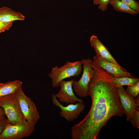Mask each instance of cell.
<instances>
[{"instance_id": "obj_10", "label": "cell", "mask_w": 139, "mask_h": 139, "mask_svg": "<svg viewBox=\"0 0 139 139\" xmlns=\"http://www.w3.org/2000/svg\"><path fill=\"white\" fill-rule=\"evenodd\" d=\"M116 89L121 105L126 114L127 120L129 121L135 109L139 105L135 99L126 92L123 86Z\"/></svg>"}, {"instance_id": "obj_20", "label": "cell", "mask_w": 139, "mask_h": 139, "mask_svg": "<svg viewBox=\"0 0 139 139\" xmlns=\"http://www.w3.org/2000/svg\"><path fill=\"white\" fill-rule=\"evenodd\" d=\"M13 22H6L0 20V33L9 30L12 27Z\"/></svg>"}, {"instance_id": "obj_22", "label": "cell", "mask_w": 139, "mask_h": 139, "mask_svg": "<svg viewBox=\"0 0 139 139\" xmlns=\"http://www.w3.org/2000/svg\"><path fill=\"white\" fill-rule=\"evenodd\" d=\"M5 115L3 109L0 106V119L5 117Z\"/></svg>"}, {"instance_id": "obj_7", "label": "cell", "mask_w": 139, "mask_h": 139, "mask_svg": "<svg viewBox=\"0 0 139 139\" xmlns=\"http://www.w3.org/2000/svg\"><path fill=\"white\" fill-rule=\"evenodd\" d=\"M93 63L102 68L112 76L116 77H128L135 78L121 66L96 55L93 57Z\"/></svg>"}, {"instance_id": "obj_3", "label": "cell", "mask_w": 139, "mask_h": 139, "mask_svg": "<svg viewBox=\"0 0 139 139\" xmlns=\"http://www.w3.org/2000/svg\"><path fill=\"white\" fill-rule=\"evenodd\" d=\"M18 92L0 97V106L3 109L9 123L12 125L25 120L20 106Z\"/></svg>"}, {"instance_id": "obj_1", "label": "cell", "mask_w": 139, "mask_h": 139, "mask_svg": "<svg viewBox=\"0 0 139 139\" xmlns=\"http://www.w3.org/2000/svg\"><path fill=\"white\" fill-rule=\"evenodd\" d=\"M93 73L88 93L92 100L90 109L84 119L71 128L72 139H95L101 128L115 116L125 114L111 75L92 63Z\"/></svg>"}, {"instance_id": "obj_5", "label": "cell", "mask_w": 139, "mask_h": 139, "mask_svg": "<svg viewBox=\"0 0 139 139\" xmlns=\"http://www.w3.org/2000/svg\"><path fill=\"white\" fill-rule=\"evenodd\" d=\"M34 126L25 120L14 125L9 123L0 135V139H21L29 136L34 131Z\"/></svg>"}, {"instance_id": "obj_13", "label": "cell", "mask_w": 139, "mask_h": 139, "mask_svg": "<svg viewBox=\"0 0 139 139\" xmlns=\"http://www.w3.org/2000/svg\"><path fill=\"white\" fill-rule=\"evenodd\" d=\"M22 85V82L18 80L0 83V97L17 92Z\"/></svg>"}, {"instance_id": "obj_17", "label": "cell", "mask_w": 139, "mask_h": 139, "mask_svg": "<svg viewBox=\"0 0 139 139\" xmlns=\"http://www.w3.org/2000/svg\"><path fill=\"white\" fill-rule=\"evenodd\" d=\"M129 121L132 125L138 128H139V109L137 107L135 109L132 117Z\"/></svg>"}, {"instance_id": "obj_8", "label": "cell", "mask_w": 139, "mask_h": 139, "mask_svg": "<svg viewBox=\"0 0 139 139\" xmlns=\"http://www.w3.org/2000/svg\"><path fill=\"white\" fill-rule=\"evenodd\" d=\"M52 102L54 105L59 107L61 110L59 112L60 116L71 121L76 119L83 111L85 107L83 103H77L75 104H71L67 106H64L58 101L55 95H52Z\"/></svg>"}, {"instance_id": "obj_6", "label": "cell", "mask_w": 139, "mask_h": 139, "mask_svg": "<svg viewBox=\"0 0 139 139\" xmlns=\"http://www.w3.org/2000/svg\"><path fill=\"white\" fill-rule=\"evenodd\" d=\"M18 93L20 106L24 119L29 125L34 126L40 118L35 104L25 95L22 88Z\"/></svg>"}, {"instance_id": "obj_11", "label": "cell", "mask_w": 139, "mask_h": 139, "mask_svg": "<svg viewBox=\"0 0 139 139\" xmlns=\"http://www.w3.org/2000/svg\"><path fill=\"white\" fill-rule=\"evenodd\" d=\"M90 42L91 46L94 49L96 55L121 66L112 56L107 48L104 46L97 36L92 35L90 38Z\"/></svg>"}, {"instance_id": "obj_16", "label": "cell", "mask_w": 139, "mask_h": 139, "mask_svg": "<svg viewBox=\"0 0 139 139\" xmlns=\"http://www.w3.org/2000/svg\"><path fill=\"white\" fill-rule=\"evenodd\" d=\"M126 92L134 98H136L139 93V82L132 86H128Z\"/></svg>"}, {"instance_id": "obj_4", "label": "cell", "mask_w": 139, "mask_h": 139, "mask_svg": "<svg viewBox=\"0 0 139 139\" xmlns=\"http://www.w3.org/2000/svg\"><path fill=\"white\" fill-rule=\"evenodd\" d=\"M81 61L83 66V74L78 81L73 80L72 88L77 95L84 98L89 95L88 86L93 73V71L91 66L93 61L89 58L82 59Z\"/></svg>"}, {"instance_id": "obj_21", "label": "cell", "mask_w": 139, "mask_h": 139, "mask_svg": "<svg viewBox=\"0 0 139 139\" xmlns=\"http://www.w3.org/2000/svg\"><path fill=\"white\" fill-rule=\"evenodd\" d=\"M9 123L8 120L5 117L0 119V135Z\"/></svg>"}, {"instance_id": "obj_15", "label": "cell", "mask_w": 139, "mask_h": 139, "mask_svg": "<svg viewBox=\"0 0 139 139\" xmlns=\"http://www.w3.org/2000/svg\"><path fill=\"white\" fill-rule=\"evenodd\" d=\"M109 4L112 6L115 10L118 12L127 13L133 15L138 14L139 12L118 0H110Z\"/></svg>"}, {"instance_id": "obj_2", "label": "cell", "mask_w": 139, "mask_h": 139, "mask_svg": "<svg viewBox=\"0 0 139 139\" xmlns=\"http://www.w3.org/2000/svg\"><path fill=\"white\" fill-rule=\"evenodd\" d=\"M82 65L81 61L73 62L67 61L66 64L60 67L56 66L53 67L48 75L51 78L52 86L58 87L60 82L65 79L78 76L81 72Z\"/></svg>"}, {"instance_id": "obj_19", "label": "cell", "mask_w": 139, "mask_h": 139, "mask_svg": "<svg viewBox=\"0 0 139 139\" xmlns=\"http://www.w3.org/2000/svg\"><path fill=\"white\" fill-rule=\"evenodd\" d=\"M128 5L131 8L139 12V3L135 0H118Z\"/></svg>"}, {"instance_id": "obj_12", "label": "cell", "mask_w": 139, "mask_h": 139, "mask_svg": "<svg viewBox=\"0 0 139 139\" xmlns=\"http://www.w3.org/2000/svg\"><path fill=\"white\" fill-rule=\"evenodd\" d=\"M25 16L20 12L14 11L10 8H0V20L6 22H13L16 20L23 21Z\"/></svg>"}, {"instance_id": "obj_18", "label": "cell", "mask_w": 139, "mask_h": 139, "mask_svg": "<svg viewBox=\"0 0 139 139\" xmlns=\"http://www.w3.org/2000/svg\"><path fill=\"white\" fill-rule=\"evenodd\" d=\"M110 0H93L94 4L98 5L99 10H101L102 11H107L108 8V5L109 4Z\"/></svg>"}, {"instance_id": "obj_9", "label": "cell", "mask_w": 139, "mask_h": 139, "mask_svg": "<svg viewBox=\"0 0 139 139\" xmlns=\"http://www.w3.org/2000/svg\"><path fill=\"white\" fill-rule=\"evenodd\" d=\"M74 80L65 81L63 80L59 83V85L60 86V89L55 94L56 98L58 99L59 102L67 104L74 103L76 101L83 103V100L77 97L73 93L72 83Z\"/></svg>"}, {"instance_id": "obj_14", "label": "cell", "mask_w": 139, "mask_h": 139, "mask_svg": "<svg viewBox=\"0 0 139 139\" xmlns=\"http://www.w3.org/2000/svg\"><path fill=\"white\" fill-rule=\"evenodd\" d=\"M110 81L112 84L117 88L124 85L133 86L139 82V79L126 76L116 77L111 76Z\"/></svg>"}]
</instances>
